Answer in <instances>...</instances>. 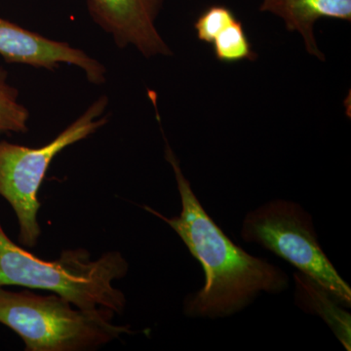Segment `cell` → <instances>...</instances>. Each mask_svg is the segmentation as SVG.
I'll return each mask as SVG.
<instances>
[{
    "label": "cell",
    "mask_w": 351,
    "mask_h": 351,
    "mask_svg": "<svg viewBox=\"0 0 351 351\" xmlns=\"http://www.w3.org/2000/svg\"><path fill=\"white\" fill-rule=\"evenodd\" d=\"M114 314L104 307L78 308L57 294L0 287V323L20 336L27 351L95 350L135 332L128 325H115Z\"/></svg>",
    "instance_id": "obj_3"
},
{
    "label": "cell",
    "mask_w": 351,
    "mask_h": 351,
    "mask_svg": "<svg viewBox=\"0 0 351 351\" xmlns=\"http://www.w3.org/2000/svg\"><path fill=\"white\" fill-rule=\"evenodd\" d=\"M129 263L119 252L91 260L84 249L66 250L55 261H45L14 243L0 226V287L22 286L49 291L78 308H108L121 314L123 293L113 286L128 274Z\"/></svg>",
    "instance_id": "obj_2"
},
{
    "label": "cell",
    "mask_w": 351,
    "mask_h": 351,
    "mask_svg": "<svg viewBox=\"0 0 351 351\" xmlns=\"http://www.w3.org/2000/svg\"><path fill=\"white\" fill-rule=\"evenodd\" d=\"M7 78L8 71L0 66V132L25 133L29 130V110L20 103L19 91Z\"/></svg>",
    "instance_id": "obj_10"
},
{
    "label": "cell",
    "mask_w": 351,
    "mask_h": 351,
    "mask_svg": "<svg viewBox=\"0 0 351 351\" xmlns=\"http://www.w3.org/2000/svg\"><path fill=\"white\" fill-rule=\"evenodd\" d=\"M232 9L223 5L207 8L196 20L195 29L197 38L202 43L212 44L219 32L237 20Z\"/></svg>",
    "instance_id": "obj_12"
},
{
    "label": "cell",
    "mask_w": 351,
    "mask_h": 351,
    "mask_svg": "<svg viewBox=\"0 0 351 351\" xmlns=\"http://www.w3.org/2000/svg\"><path fill=\"white\" fill-rule=\"evenodd\" d=\"M241 239L290 263L326 289L346 308L351 289L323 251L311 215L288 199H272L251 210L242 221Z\"/></svg>",
    "instance_id": "obj_4"
},
{
    "label": "cell",
    "mask_w": 351,
    "mask_h": 351,
    "mask_svg": "<svg viewBox=\"0 0 351 351\" xmlns=\"http://www.w3.org/2000/svg\"><path fill=\"white\" fill-rule=\"evenodd\" d=\"M162 5L163 0H87L90 17L117 47L134 46L145 58L172 55L156 27Z\"/></svg>",
    "instance_id": "obj_6"
},
{
    "label": "cell",
    "mask_w": 351,
    "mask_h": 351,
    "mask_svg": "<svg viewBox=\"0 0 351 351\" xmlns=\"http://www.w3.org/2000/svg\"><path fill=\"white\" fill-rule=\"evenodd\" d=\"M215 57L223 63L235 62L254 61L257 55L252 49L250 40L239 19L233 21L232 24L219 32L213 41Z\"/></svg>",
    "instance_id": "obj_11"
},
{
    "label": "cell",
    "mask_w": 351,
    "mask_h": 351,
    "mask_svg": "<svg viewBox=\"0 0 351 351\" xmlns=\"http://www.w3.org/2000/svg\"><path fill=\"white\" fill-rule=\"evenodd\" d=\"M164 138L165 158L174 172L181 213L167 218L152 208H144L173 228L204 271V285L184 299V314L201 319L230 317L263 293L277 295L287 290L290 279L282 269L235 244L210 217Z\"/></svg>",
    "instance_id": "obj_1"
},
{
    "label": "cell",
    "mask_w": 351,
    "mask_h": 351,
    "mask_svg": "<svg viewBox=\"0 0 351 351\" xmlns=\"http://www.w3.org/2000/svg\"><path fill=\"white\" fill-rule=\"evenodd\" d=\"M108 105V97L101 96L52 142L38 149L0 141V195L17 216L21 244L29 248L38 244L41 234L38 193L53 159L105 126L108 117L103 114Z\"/></svg>",
    "instance_id": "obj_5"
},
{
    "label": "cell",
    "mask_w": 351,
    "mask_h": 351,
    "mask_svg": "<svg viewBox=\"0 0 351 351\" xmlns=\"http://www.w3.org/2000/svg\"><path fill=\"white\" fill-rule=\"evenodd\" d=\"M0 56L6 63L27 64L34 68L55 71L61 64L77 66L84 71L88 82L104 84L107 69L84 51L71 47L64 41L44 38L19 25L0 17Z\"/></svg>",
    "instance_id": "obj_7"
},
{
    "label": "cell",
    "mask_w": 351,
    "mask_h": 351,
    "mask_svg": "<svg viewBox=\"0 0 351 351\" xmlns=\"http://www.w3.org/2000/svg\"><path fill=\"white\" fill-rule=\"evenodd\" d=\"M294 282L295 304L302 311L322 318L343 348L350 351L351 317L348 308L326 289L301 272H295Z\"/></svg>",
    "instance_id": "obj_9"
},
{
    "label": "cell",
    "mask_w": 351,
    "mask_h": 351,
    "mask_svg": "<svg viewBox=\"0 0 351 351\" xmlns=\"http://www.w3.org/2000/svg\"><path fill=\"white\" fill-rule=\"evenodd\" d=\"M260 10L282 18L289 31L302 34L307 52L322 61L325 56L314 38V24L322 18L351 21V0H263Z\"/></svg>",
    "instance_id": "obj_8"
}]
</instances>
